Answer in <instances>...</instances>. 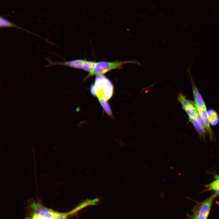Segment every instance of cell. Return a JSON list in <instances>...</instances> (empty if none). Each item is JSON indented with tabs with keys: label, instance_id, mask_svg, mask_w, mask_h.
Instances as JSON below:
<instances>
[{
	"label": "cell",
	"instance_id": "obj_1",
	"mask_svg": "<svg viewBox=\"0 0 219 219\" xmlns=\"http://www.w3.org/2000/svg\"><path fill=\"white\" fill-rule=\"evenodd\" d=\"M96 96L98 99L103 98L106 101L112 97L114 86L112 82L103 75H96L93 83Z\"/></svg>",
	"mask_w": 219,
	"mask_h": 219
},
{
	"label": "cell",
	"instance_id": "obj_2",
	"mask_svg": "<svg viewBox=\"0 0 219 219\" xmlns=\"http://www.w3.org/2000/svg\"><path fill=\"white\" fill-rule=\"evenodd\" d=\"M129 63L140 65L139 62L135 61L112 62L100 61L96 62L93 69L89 73L85 79L92 76L98 75H104L113 69L121 68L124 64Z\"/></svg>",
	"mask_w": 219,
	"mask_h": 219
},
{
	"label": "cell",
	"instance_id": "obj_3",
	"mask_svg": "<svg viewBox=\"0 0 219 219\" xmlns=\"http://www.w3.org/2000/svg\"><path fill=\"white\" fill-rule=\"evenodd\" d=\"M216 197L213 193L203 201L197 203L192 210V219H207L213 203Z\"/></svg>",
	"mask_w": 219,
	"mask_h": 219
},
{
	"label": "cell",
	"instance_id": "obj_4",
	"mask_svg": "<svg viewBox=\"0 0 219 219\" xmlns=\"http://www.w3.org/2000/svg\"><path fill=\"white\" fill-rule=\"evenodd\" d=\"M31 207L36 214L49 219H54L59 213L44 207L39 203L33 202Z\"/></svg>",
	"mask_w": 219,
	"mask_h": 219
},
{
	"label": "cell",
	"instance_id": "obj_5",
	"mask_svg": "<svg viewBox=\"0 0 219 219\" xmlns=\"http://www.w3.org/2000/svg\"><path fill=\"white\" fill-rule=\"evenodd\" d=\"M48 62V64L46 67H49L53 66L61 65L68 66L73 68L82 69L85 59H78L63 62L56 61H52L49 58H46Z\"/></svg>",
	"mask_w": 219,
	"mask_h": 219
},
{
	"label": "cell",
	"instance_id": "obj_6",
	"mask_svg": "<svg viewBox=\"0 0 219 219\" xmlns=\"http://www.w3.org/2000/svg\"><path fill=\"white\" fill-rule=\"evenodd\" d=\"M192 84L193 90L194 97V104L196 109L202 108H206V106L202 97L199 92L197 88L195 85L191 77Z\"/></svg>",
	"mask_w": 219,
	"mask_h": 219
},
{
	"label": "cell",
	"instance_id": "obj_7",
	"mask_svg": "<svg viewBox=\"0 0 219 219\" xmlns=\"http://www.w3.org/2000/svg\"><path fill=\"white\" fill-rule=\"evenodd\" d=\"M0 27L2 28L4 27H12L17 28L24 31L27 33L39 37L41 39H43V38L40 37L38 34L31 32L26 30L24 29L13 23L11 22L2 16H1L0 18Z\"/></svg>",
	"mask_w": 219,
	"mask_h": 219
},
{
	"label": "cell",
	"instance_id": "obj_8",
	"mask_svg": "<svg viewBox=\"0 0 219 219\" xmlns=\"http://www.w3.org/2000/svg\"><path fill=\"white\" fill-rule=\"evenodd\" d=\"M214 178L215 180L204 186L206 189L203 192L213 191L214 194L217 197L219 195V175H214Z\"/></svg>",
	"mask_w": 219,
	"mask_h": 219
},
{
	"label": "cell",
	"instance_id": "obj_9",
	"mask_svg": "<svg viewBox=\"0 0 219 219\" xmlns=\"http://www.w3.org/2000/svg\"><path fill=\"white\" fill-rule=\"evenodd\" d=\"M197 109L203 118L205 123L206 128L209 133L210 138L212 140L213 139V133L210 125L207 108H202Z\"/></svg>",
	"mask_w": 219,
	"mask_h": 219
},
{
	"label": "cell",
	"instance_id": "obj_10",
	"mask_svg": "<svg viewBox=\"0 0 219 219\" xmlns=\"http://www.w3.org/2000/svg\"><path fill=\"white\" fill-rule=\"evenodd\" d=\"M178 99L182 104L183 109L187 107H195L194 102L188 99L182 93L178 94Z\"/></svg>",
	"mask_w": 219,
	"mask_h": 219
},
{
	"label": "cell",
	"instance_id": "obj_11",
	"mask_svg": "<svg viewBox=\"0 0 219 219\" xmlns=\"http://www.w3.org/2000/svg\"><path fill=\"white\" fill-rule=\"evenodd\" d=\"M189 122H190L193 125L194 127L198 132L200 138H202L204 141H205L204 138L202 128L200 125L198 123L195 118L189 116Z\"/></svg>",
	"mask_w": 219,
	"mask_h": 219
},
{
	"label": "cell",
	"instance_id": "obj_12",
	"mask_svg": "<svg viewBox=\"0 0 219 219\" xmlns=\"http://www.w3.org/2000/svg\"><path fill=\"white\" fill-rule=\"evenodd\" d=\"M98 100L106 113L109 116H112V114L111 109L109 104L107 102V101L103 98L99 99Z\"/></svg>",
	"mask_w": 219,
	"mask_h": 219
},
{
	"label": "cell",
	"instance_id": "obj_13",
	"mask_svg": "<svg viewBox=\"0 0 219 219\" xmlns=\"http://www.w3.org/2000/svg\"><path fill=\"white\" fill-rule=\"evenodd\" d=\"M96 62L95 61L86 60L82 69L84 71L89 72L91 71L94 68Z\"/></svg>",
	"mask_w": 219,
	"mask_h": 219
},
{
	"label": "cell",
	"instance_id": "obj_14",
	"mask_svg": "<svg viewBox=\"0 0 219 219\" xmlns=\"http://www.w3.org/2000/svg\"><path fill=\"white\" fill-rule=\"evenodd\" d=\"M183 109L186 112L189 116L195 118L197 111L195 107H187Z\"/></svg>",
	"mask_w": 219,
	"mask_h": 219
},
{
	"label": "cell",
	"instance_id": "obj_15",
	"mask_svg": "<svg viewBox=\"0 0 219 219\" xmlns=\"http://www.w3.org/2000/svg\"><path fill=\"white\" fill-rule=\"evenodd\" d=\"M195 118L196 119L198 123L200 125L202 128H206L205 123L203 118L198 111L197 112Z\"/></svg>",
	"mask_w": 219,
	"mask_h": 219
},
{
	"label": "cell",
	"instance_id": "obj_16",
	"mask_svg": "<svg viewBox=\"0 0 219 219\" xmlns=\"http://www.w3.org/2000/svg\"><path fill=\"white\" fill-rule=\"evenodd\" d=\"M209 122L211 120L218 117L216 112L212 109H210L207 112Z\"/></svg>",
	"mask_w": 219,
	"mask_h": 219
}]
</instances>
